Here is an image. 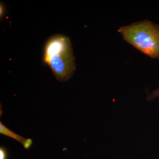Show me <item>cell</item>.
<instances>
[{
  "mask_svg": "<svg viewBox=\"0 0 159 159\" xmlns=\"http://www.w3.org/2000/svg\"><path fill=\"white\" fill-rule=\"evenodd\" d=\"M43 61L49 66L58 81L65 82L70 79L76 68L70 39L63 34L49 37L44 47Z\"/></svg>",
  "mask_w": 159,
  "mask_h": 159,
  "instance_id": "1",
  "label": "cell"
},
{
  "mask_svg": "<svg viewBox=\"0 0 159 159\" xmlns=\"http://www.w3.org/2000/svg\"><path fill=\"white\" fill-rule=\"evenodd\" d=\"M0 134L11 138V139H14L22 144L26 140L25 138L19 135L16 133H15L12 131L7 128L6 125H4L1 122H0Z\"/></svg>",
  "mask_w": 159,
  "mask_h": 159,
  "instance_id": "3",
  "label": "cell"
},
{
  "mask_svg": "<svg viewBox=\"0 0 159 159\" xmlns=\"http://www.w3.org/2000/svg\"><path fill=\"white\" fill-rule=\"evenodd\" d=\"M123 39L143 54L159 58V26L143 20L122 26L118 30Z\"/></svg>",
  "mask_w": 159,
  "mask_h": 159,
  "instance_id": "2",
  "label": "cell"
},
{
  "mask_svg": "<svg viewBox=\"0 0 159 159\" xmlns=\"http://www.w3.org/2000/svg\"><path fill=\"white\" fill-rule=\"evenodd\" d=\"M32 140L31 139H26L25 141L23 142L22 145L25 149H29L32 144Z\"/></svg>",
  "mask_w": 159,
  "mask_h": 159,
  "instance_id": "5",
  "label": "cell"
},
{
  "mask_svg": "<svg viewBox=\"0 0 159 159\" xmlns=\"http://www.w3.org/2000/svg\"><path fill=\"white\" fill-rule=\"evenodd\" d=\"M5 12V7L2 2H1L0 4V18H2Z\"/></svg>",
  "mask_w": 159,
  "mask_h": 159,
  "instance_id": "6",
  "label": "cell"
},
{
  "mask_svg": "<svg viewBox=\"0 0 159 159\" xmlns=\"http://www.w3.org/2000/svg\"><path fill=\"white\" fill-rule=\"evenodd\" d=\"M9 154L8 151L5 147L1 146L0 147V159H8Z\"/></svg>",
  "mask_w": 159,
  "mask_h": 159,
  "instance_id": "4",
  "label": "cell"
}]
</instances>
